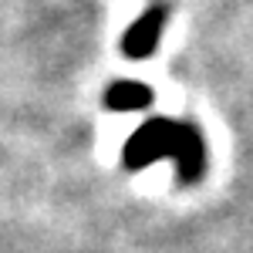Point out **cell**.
Listing matches in <instances>:
<instances>
[{
  "mask_svg": "<svg viewBox=\"0 0 253 253\" xmlns=\"http://www.w3.org/2000/svg\"><path fill=\"white\" fill-rule=\"evenodd\" d=\"M159 156L179 159L182 179H196L199 169H203V145H199L196 132L182 128V125H172L166 118H156V122L142 125L125 145V162L128 166H149Z\"/></svg>",
  "mask_w": 253,
  "mask_h": 253,
  "instance_id": "cell-1",
  "label": "cell"
},
{
  "mask_svg": "<svg viewBox=\"0 0 253 253\" xmlns=\"http://www.w3.org/2000/svg\"><path fill=\"white\" fill-rule=\"evenodd\" d=\"M159 24H162L159 10H152L149 17H142L135 27L125 34V51H128V54H138V58H142V54H149V51H152V44H156Z\"/></svg>",
  "mask_w": 253,
  "mask_h": 253,
  "instance_id": "cell-2",
  "label": "cell"
},
{
  "mask_svg": "<svg viewBox=\"0 0 253 253\" xmlns=\"http://www.w3.org/2000/svg\"><path fill=\"white\" fill-rule=\"evenodd\" d=\"M152 95H149V88L145 84H128V81H122V84H112L108 91H105V105L108 108H118V112H125V108H142V105H149Z\"/></svg>",
  "mask_w": 253,
  "mask_h": 253,
  "instance_id": "cell-3",
  "label": "cell"
}]
</instances>
